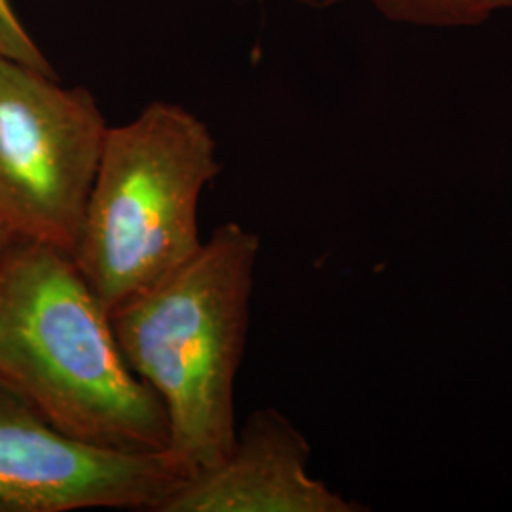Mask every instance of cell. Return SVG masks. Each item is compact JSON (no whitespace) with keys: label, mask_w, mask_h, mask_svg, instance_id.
Segmentation results:
<instances>
[{"label":"cell","mask_w":512,"mask_h":512,"mask_svg":"<svg viewBox=\"0 0 512 512\" xmlns=\"http://www.w3.org/2000/svg\"><path fill=\"white\" fill-rule=\"evenodd\" d=\"M220 169L211 129L183 105L110 126L73 253L109 311L202 249L198 207Z\"/></svg>","instance_id":"cell-3"},{"label":"cell","mask_w":512,"mask_h":512,"mask_svg":"<svg viewBox=\"0 0 512 512\" xmlns=\"http://www.w3.org/2000/svg\"><path fill=\"white\" fill-rule=\"evenodd\" d=\"M384 18L421 27H469L497 12L512 10V0H368Z\"/></svg>","instance_id":"cell-7"},{"label":"cell","mask_w":512,"mask_h":512,"mask_svg":"<svg viewBox=\"0 0 512 512\" xmlns=\"http://www.w3.org/2000/svg\"><path fill=\"white\" fill-rule=\"evenodd\" d=\"M258 253L255 232L226 222L181 268L110 311L131 370L164 404L167 454L188 476L220 465L238 435L236 378Z\"/></svg>","instance_id":"cell-2"},{"label":"cell","mask_w":512,"mask_h":512,"mask_svg":"<svg viewBox=\"0 0 512 512\" xmlns=\"http://www.w3.org/2000/svg\"><path fill=\"white\" fill-rule=\"evenodd\" d=\"M0 55L35 67L42 73L55 74L52 63L21 23L12 0H0Z\"/></svg>","instance_id":"cell-8"},{"label":"cell","mask_w":512,"mask_h":512,"mask_svg":"<svg viewBox=\"0 0 512 512\" xmlns=\"http://www.w3.org/2000/svg\"><path fill=\"white\" fill-rule=\"evenodd\" d=\"M310 446L274 408H260L238 429L220 465L190 476L158 512H355L308 473Z\"/></svg>","instance_id":"cell-6"},{"label":"cell","mask_w":512,"mask_h":512,"mask_svg":"<svg viewBox=\"0 0 512 512\" xmlns=\"http://www.w3.org/2000/svg\"><path fill=\"white\" fill-rule=\"evenodd\" d=\"M296 2L306 4V6H313V8H321V6H329V4L336 2V0H296Z\"/></svg>","instance_id":"cell-10"},{"label":"cell","mask_w":512,"mask_h":512,"mask_svg":"<svg viewBox=\"0 0 512 512\" xmlns=\"http://www.w3.org/2000/svg\"><path fill=\"white\" fill-rule=\"evenodd\" d=\"M188 478L167 452L76 439L0 376V512H158Z\"/></svg>","instance_id":"cell-5"},{"label":"cell","mask_w":512,"mask_h":512,"mask_svg":"<svg viewBox=\"0 0 512 512\" xmlns=\"http://www.w3.org/2000/svg\"><path fill=\"white\" fill-rule=\"evenodd\" d=\"M12 241H14V236L0 224V270L4 266V258L8 255V249H10Z\"/></svg>","instance_id":"cell-9"},{"label":"cell","mask_w":512,"mask_h":512,"mask_svg":"<svg viewBox=\"0 0 512 512\" xmlns=\"http://www.w3.org/2000/svg\"><path fill=\"white\" fill-rule=\"evenodd\" d=\"M109 124L92 92L0 55V224L73 256Z\"/></svg>","instance_id":"cell-4"},{"label":"cell","mask_w":512,"mask_h":512,"mask_svg":"<svg viewBox=\"0 0 512 512\" xmlns=\"http://www.w3.org/2000/svg\"><path fill=\"white\" fill-rule=\"evenodd\" d=\"M0 376L76 439L167 452L164 404L131 370L109 308L57 247L14 238L4 258Z\"/></svg>","instance_id":"cell-1"}]
</instances>
